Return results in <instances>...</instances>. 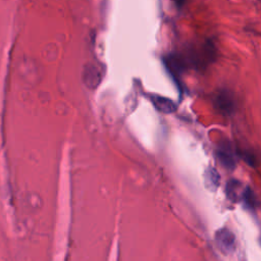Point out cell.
<instances>
[{
    "instance_id": "8992f818",
    "label": "cell",
    "mask_w": 261,
    "mask_h": 261,
    "mask_svg": "<svg viewBox=\"0 0 261 261\" xmlns=\"http://www.w3.org/2000/svg\"><path fill=\"white\" fill-rule=\"evenodd\" d=\"M242 199L246 207H248L249 209H255L257 207V204H258L257 198L255 197V194L249 187H246V189H244Z\"/></svg>"
},
{
    "instance_id": "277c9868",
    "label": "cell",
    "mask_w": 261,
    "mask_h": 261,
    "mask_svg": "<svg viewBox=\"0 0 261 261\" xmlns=\"http://www.w3.org/2000/svg\"><path fill=\"white\" fill-rule=\"evenodd\" d=\"M151 101L154 104V106L163 113H172L176 110L175 103L168 98L158 96V95H153L151 96Z\"/></svg>"
},
{
    "instance_id": "5b68a950",
    "label": "cell",
    "mask_w": 261,
    "mask_h": 261,
    "mask_svg": "<svg viewBox=\"0 0 261 261\" xmlns=\"http://www.w3.org/2000/svg\"><path fill=\"white\" fill-rule=\"evenodd\" d=\"M226 196L231 202H237L239 199H242L243 192H241V184L237 179H230L226 184Z\"/></svg>"
},
{
    "instance_id": "9c48e42d",
    "label": "cell",
    "mask_w": 261,
    "mask_h": 261,
    "mask_svg": "<svg viewBox=\"0 0 261 261\" xmlns=\"http://www.w3.org/2000/svg\"><path fill=\"white\" fill-rule=\"evenodd\" d=\"M173 1H174L178 6H180V5L185 2V0H173Z\"/></svg>"
},
{
    "instance_id": "52a82bcc",
    "label": "cell",
    "mask_w": 261,
    "mask_h": 261,
    "mask_svg": "<svg viewBox=\"0 0 261 261\" xmlns=\"http://www.w3.org/2000/svg\"><path fill=\"white\" fill-rule=\"evenodd\" d=\"M205 181L209 189L214 190L218 187L219 184V175L214 168H208L205 172Z\"/></svg>"
},
{
    "instance_id": "3957f363",
    "label": "cell",
    "mask_w": 261,
    "mask_h": 261,
    "mask_svg": "<svg viewBox=\"0 0 261 261\" xmlns=\"http://www.w3.org/2000/svg\"><path fill=\"white\" fill-rule=\"evenodd\" d=\"M214 105L223 114H230L234 110V100L229 92L221 91L214 99Z\"/></svg>"
},
{
    "instance_id": "6da1fadb",
    "label": "cell",
    "mask_w": 261,
    "mask_h": 261,
    "mask_svg": "<svg viewBox=\"0 0 261 261\" xmlns=\"http://www.w3.org/2000/svg\"><path fill=\"white\" fill-rule=\"evenodd\" d=\"M215 242L219 250L224 254H230L236 249V237L227 228H220L215 233Z\"/></svg>"
},
{
    "instance_id": "7a4b0ae2",
    "label": "cell",
    "mask_w": 261,
    "mask_h": 261,
    "mask_svg": "<svg viewBox=\"0 0 261 261\" xmlns=\"http://www.w3.org/2000/svg\"><path fill=\"white\" fill-rule=\"evenodd\" d=\"M216 154L219 162L224 168L232 170L236 167V153L228 142L219 143Z\"/></svg>"
},
{
    "instance_id": "ba28073f",
    "label": "cell",
    "mask_w": 261,
    "mask_h": 261,
    "mask_svg": "<svg viewBox=\"0 0 261 261\" xmlns=\"http://www.w3.org/2000/svg\"><path fill=\"white\" fill-rule=\"evenodd\" d=\"M240 156L251 166H256L257 165V157L255 156L254 153L250 152V151H247V150H244V151H241L240 153Z\"/></svg>"
}]
</instances>
